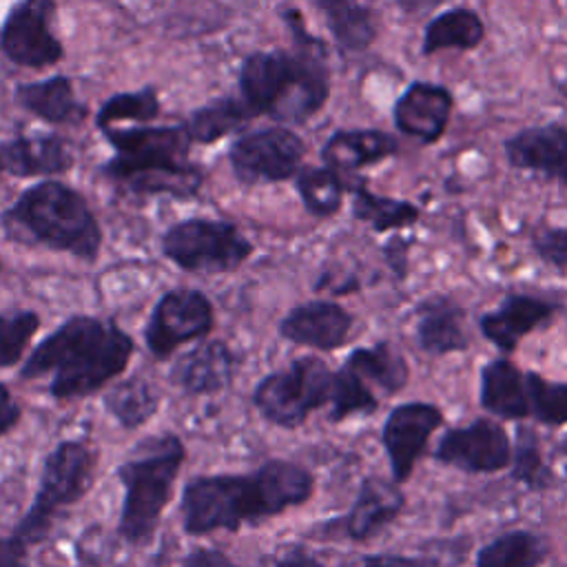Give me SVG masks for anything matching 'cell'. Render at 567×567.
Returning a JSON list of instances; mask_svg holds the SVG:
<instances>
[{
  "mask_svg": "<svg viewBox=\"0 0 567 567\" xmlns=\"http://www.w3.org/2000/svg\"><path fill=\"white\" fill-rule=\"evenodd\" d=\"M478 403L487 414L503 421L529 416L525 372L507 357L489 359L478 374Z\"/></svg>",
  "mask_w": 567,
  "mask_h": 567,
  "instance_id": "cell-24",
  "label": "cell"
},
{
  "mask_svg": "<svg viewBox=\"0 0 567 567\" xmlns=\"http://www.w3.org/2000/svg\"><path fill=\"white\" fill-rule=\"evenodd\" d=\"M113 155L100 166V173L142 195L193 197L204 173L195 166L190 155V137L182 124H133L111 126L102 131Z\"/></svg>",
  "mask_w": 567,
  "mask_h": 567,
  "instance_id": "cell-4",
  "label": "cell"
},
{
  "mask_svg": "<svg viewBox=\"0 0 567 567\" xmlns=\"http://www.w3.org/2000/svg\"><path fill=\"white\" fill-rule=\"evenodd\" d=\"M558 310V301L538 295L507 292L496 308L478 317V330L496 350L509 354L527 334L549 323Z\"/></svg>",
  "mask_w": 567,
  "mask_h": 567,
  "instance_id": "cell-16",
  "label": "cell"
},
{
  "mask_svg": "<svg viewBox=\"0 0 567 567\" xmlns=\"http://www.w3.org/2000/svg\"><path fill=\"white\" fill-rule=\"evenodd\" d=\"M20 421V405L13 401L7 385L0 383V436Z\"/></svg>",
  "mask_w": 567,
  "mask_h": 567,
  "instance_id": "cell-45",
  "label": "cell"
},
{
  "mask_svg": "<svg viewBox=\"0 0 567 567\" xmlns=\"http://www.w3.org/2000/svg\"><path fill=\"white\" fill-rule=\"evenodd\" d=\"M346 365L352 368L365 383L379 385L385 394L401 392L410 379L405 359L388 341L352 350L346 359Z\"/></svg>",
  "mask_w": 567,
  "mask_h": 567,
  "instance_id": "cell-30",
  "label": "cell"
},
{
  "mask_svg": "<svg viewBox=\"0 0 567 567\" xmlns=\"http://www.w3.org/2000/svg\"><path fill=\"white\" fill-rule=\"evenodd\" d=\"M184 456L182 441L171 432L142 439L131 447L117 467L124 485L117 532L126 543L144 545L155 534Z\"/></svg>",
  "mask_w": 567,
  "mask_h": 567,
  "instance_id": "cell-6",
  "label": "cell"
},
{
  "mask_svg": "<svg viewBox=\"0 0 567 567\" xmlns=\"http://www.w3.org/2000/svg\"><path fill=\"white\" fill-rule=\"evenodd\" d=\"M13 100L27 113L49 124H82L89 115L84 102L78 100L73 80L69 75H49L44 80L22 82L13 91Z\"/></svg>",
  "mask_w": 567,
  "mask_h": 567,
  "instance_id": "cell-23",
  "label": "cell"
},
{
  "mask_svg": "<svg viewBox=\"0 0 567 567\" xmlns=\"http://www.w3.org/2000/svg\"><path fill=\"white\" fill-rule=\"evenodd\" d=\"M348 190L352 193V217L368 224L374 233L410 228L421 217V208L416 204L379 195L368 188L365 179L348 182Z\"/></svg>",
  "mask_w": 567,
  "mask_h": 567,
  "instance_id": "cell-29",
  "label": "cell"
},
{
  "mask_svg": "<svg viewBox=\"0 0 567 567\" xmlns=\"http://www.w3.org/2000/svg\"><path fill=\"white\" fill-rule=\"evenodd\" d=\"M485 40V22L470 7H450L439 11L423 27L421 55L441 51H472Z\"/></svg>",
  "mask_w": 567,
  "mask_h": 567,
  "instance_id": "cell-26",
  "label": "cell"
},
{
  "mask_svg": "<svg viewBox=\"0 0 567 567\" xmlns=\"http://www.w3.org/2000/svg\"><path fill=\"white\" fill-rule=\"evenodd\" d=\"M295 188L299 193L306 210L319 219L332 217L343 206V195L348 190V182L343 175L330 166H301L292 177Z\"/></svg>",
  "mask_w": 567,
  "mask_h": 567,
  "instance_id": "cell-32",
  "label": "cell"
},
{
  "mask_svg": "<svg viewBox=\"0 0 567 567\" xmlns=\"http://www.w3.org/2000/svg\"><path fill=\"white\" fill-rule=\"evenodd\" d=\"M343 53H363L377 40V13L357 0H315Z\"/></svg>",
  "mask_w": 567,
  "mask_h": 567,
  "instance_id": "cell-27",
  "label": "cell"
},
{
  "mask_svg": "<svg viewBox=\"0 0 567 567\" xmlns=\"http://www.w3.org/2000/svg\"><path fill=\"white\" fill-rule=\"evenodd\" d=\"M306 142L286 124L239 133L228 146V164L246 186L292 179L303 166Z\"/></svg>",
  "mask_w": 567,
  "mask_h": 567,
  "instance_id": "cell-10",
  "label": "cell"
},
{
  "mask_svg": "<svg viewBox=\"0 0 567 567\" xmlns=\"http://www.w3.org/2000/svg\"><path fill=\"white\" fill-rule=\"evenodd\" d=\"M184 567H237L226 554L217 549H195L186 556Z\"/></svg>",
  "mask_w": 567,
  "mask_h": 567,
  "instance_id": "cell-44",
  "label": "cell"
},
{
  "mask_svg": "<svg viewBox=\"0 0 567 567\" xmlns=\"http://www.w3.org/2000/svg\"><path fill=\"white\" fill-rule=\"evenodd\" d=\"M104 405L122 427L135 430L157 412L159 394L144 379H126L104 394Z\"/></svg>",
  "mask_w": 567,
  "mask_h": 567,
  "instance_id": "cell-35",
  "label": "cell"
},
{
  "mask_svg": "<svg viewBox=\"0 0 567 567\" xmlns=\"http://www.w3.org/2000/svg\"><path fill=\"white\" fill-rule=\"evenodd\" d=\"M0 567H31L27 543L18 536H0Z\"/></svg>",
  "mask_w": 567,
  "mask_h": 567,
  "instance_id": "cell-42",
  "label": "cell"
},
{
  "mask_svg": "<svg viewBox=\"0 0 567 567\" xmlns=\"http://www.w3.org/2000/svg\"><path fill=\"white\" fill-rule=\"evenodd\" d=\"M312 483L308 470L281 458L266 461L252 474L197 476L182 494L184 529L202 536L259 523L308 501Z\"/></svg>",
  "mask_w": 567,
  "mask_h": 567,
  "instance_id": "cell-2",
  "label": "cell"
},
{
  "mask_svg": "<svg viewBox=\"0 0 567 567\" xmlns=\"http://www.w3.org/2000/svg\"><path fill=\"white\" fill-rule=\"evenodd\" d=\"M2 226L16 241L40 244L93 261L102 246L100 224L84 195L58 179H42L4 208Z\"/></svg>",
  "mask_w": 567,
  "mask_h": 567,
  "instance_id": "cell-5",
  "label": "cell"
},
{
  "mask_svg": "<svg viewBox=\"0 0 567 567\" xmlns=\"http://www.w3.org/2000/svg\"><path fill=\"white\" fill-rule=\"evenodd\" d=\"M405 507V494L396 481L381 476H365L359 485L352 507L339 520L341 532L354 540L365 543L390 527Z\"/></svg>",
  "mask_w": 567,
  "mask_h": 567,
  "instance_id": "cell-19",
  "label": "cell"
},
{
  "mask_svg": "<svg viewBox=\"0 0 567 567\" xmlns=\"http://www.w3.org/2000/svg\"><path fill=\"white\" fill-rule=\"evenodd\" d=\"M432 456L467 474H494L509 465L512 441L496 419L478 416L467 425L445 430Z\"/></svg>",
  "mask_w": 567,
  "mask_h": 567,
  "instance_id": "cell-12",
  "label": "cell"
},
{
  "mask_svg": "<svg viewBox=\"0 0 567 567\" xmlns=\"http://www.w3.org/2000/svg\"><path fill=\"white\" fill-rule=\"evenodd\" d=\"M443 423L445 414L441 408L427 401H408L390 410L381 430V443L388 454L392 481L401 485L412 476L432 434Z\"/></svg>",
  "mask_w": 567,
  "mask_h": 567,
  "instance_id": "cell-13",
  "label": "cell"
},
{
  "mask_svg": "<svg viewBox=\"0 0 567 567\" xmlns=\"http://www.w3.org/2000/svg\"><path fill=\"white\" fill-rule=\"evenodd\" d=\"M505 159L512 168L543 175L567 186V126L545 122L516 131L503 142Z\"/></svg>",
  "mask_w": 567,
  "mask_h": 567,
  "instance_id": "cell-17",
  "label": "cell"
},
{
  "mask_svg": "<svg viewBox=\"0 0 567 567\" xmlns=\"http://www.w3.org/2000/svg\"><path fill=\"white\" fill-rule=\"evenodd\" d=\"M379 408V399L370 385L346 363L332 377L330 394V421H343L352 414H372Z\"/></svg>",
  "mask_w": 567,
  "mask_h": 567,
  "instance_id": "cell-36",
  "label": "cell"
},
{
  "mask_svg": "<svg viewBox=\"0 0 567 567\" xmlns=\"http://www.w3.org/2000/svg\"><path fill=\"white\" fill-rule=\"evenodd\" d=\"M414 339L430 357H445L470 348L465 308L450 295L436 292L419 301Z\"/></svg>",
  "mask_w": 567,
  "mask_h": 567,
  "instance_id": "cell-20",
  "label": "cell"
},
{
  "mask_svg": "<svg viewBox=\"0 0 567 567\" xmlns=\"http://www.w3.org/2000/svg\"><path fill=\"white\" fill-rule=\"evenodd\" d=\"M162 252L188 272H230L252 252L244 233L224 219L190 217L173 224L162 235Z\"/></svg>",
  "mask_w": 567,
  "mask_h": 567,
  "instance_id": "cell-8",
  "label": "cell"
},
{
  "mask_svg": "<svg viewBox=\"0 0 567 567\" xmlns=\"http://www.w3.org/2000/svg\"><path fill=\"white\" fill-rule=\"evenodd\" d=\"M55 0H16L0 27V51L22 69H49L64 60V44L53 33Z\"/></svg>",
  "mask_w": 567,
  "mask_h": 567,
  "instance_id": "cell-11",
  "label": "cell"
},
{
  "mask_svg": "<svg viewBox=\"0 0 567 567\" xmlns=\"http://www.w3.org/2000/svg\"><path fill=\"white\" fill-rule=\"evenodd\" d=\"M399 153V140L381 128H337L321 146L326 166L343 173L379 164Z\"/></svg>",
  "mask_w": 567,
  "mask_h": 567,
  "instance_id": "cell-22",
  "label": "cell"
},
{
  "mask_svg": "<svg viewBox=\"0 0 567 567\" xmlns=\"http://www.w3.org/2000/svg\"><path fill=\"white\" fill-rule=\"evenodd\" d=\"M235 370L233 352L221 341L195 346L182 354L171 370V381L188 394H215L224 390Z\"/></svg>",
  "mask_w": 567,
  "mask_h": 567,
  "instance_id": "cell-25",
  "label": "cell"
},
{
  "mask_svg": "<svg viewBox=\"0 0 567 567\" xmlns=\"http://www.w3.org/2000/svg\"><path fill=\"white\" fill-rule=\"evenodd\" d=\"M279 18L290 33L292 49L246 53L237 84L239 97L255 117L297 126L312 120L330 97L328 47L308 29L299 7H279Z\"/></svg>",
  "mask_w": 567,
  "mask_h": 567,
  "instance_id": "cell-1",
  "label": "cell"
},
{
  "mask_svg": "<svg viewBox=\"0 0 567 567\" xmlns=\"http://www.w3.org/2000/svg\"><path fill=\"white\" fill-rule=\"evenodd\" d=\"M359 567H432V563L403 554H372L363 556Z\"/></svg>",
  "mask_w": 567,
  "mask_h": 567,
  "instance_id": "cell-43",
  "label": "cell"
},
{
  "mask_svg": "<svg viewBox=\"0 0 567 567\" xmlns=\"http://www.w3.org/2000/svg\"><path fill=\"white\" fill-rule=\"evenodd\" d=\"M454 95L445 84L414 80L392 104V122L399 133L419 144H436L447 131Z\"/></svg>",
  "mask_w": 567,
  "mask_h": 567,
  "instance_id": "cell-15",
  "label": "cell"
},
{
  "mask_svg": "<svg viewBox=\"0 0 567 567\" xmlns=\"http://www.w3.org/2000/svg\"><path fill=\"white\" fill-rule=\"evenodd\" d=\"M71 142L55 133L16 135L0 142V168L13 177H53L71 171Z\"/></svg>",
  "mask_w": 567,
  "mask_h": 567,
  "instance_id": "cell-18",
  "label": "cell"
},
{
  "mask_svg": "<svg viewBox=\"0 0 567 567\" xmlns=\"http://www.w3.org/2000/svg\"><path fill=\"white\" fill-rule=\"evenodd\" d=\"M352 315L343 306L319 299L292 308L284 317L279 332L284 339L299 346H310L317 350H337L348 341Z\"/></svg>",
  "mask_w": 567,
  "mask_h": 567,
  "instance_id": "cell-21",
  "label": "cell"
},
{
  "mask_svg": "<svg viewBox=\"0 0 567 567\" xmlns=\"http://www.w3.org/2000/svg\"><path fill=\"white\" fill-rule=\"evenodd\" d=\"M95 452L80 441H62L42 465L40 487L31 509L16 525L13 536L33 545L49 536L60 507L82 498L95 476Z\"/></svg>",
  "mask_w": 567,
  "mask_h": 567,
  "instance_id": "cell-7",
  "label": "cell"
},
{
  "mask_svg": "<svg viewBox=\"0 0 567 567\" xmlns=\"http://www.w3.org/2000/svg\"><path fill=\"white\" fill-rule=\"evenodd\" d=\"M534 255L554 270H567V228L538 226L529 237Z\"/></svg>",
  "mask_w": 567,
  "mask_h": 567,
  "instance_id": "cell-39",
  "label": "cell"
},
{
  "mask_svg": "<svg viewBox=\"0 0 567 567\" xmlns=\"http://www.w3.org/2000/svg\"><path fill=\"white\" fill-rule=\"evenodd\" d=\"M410 246H412V239L410 237H403V235H392L385 246H383V257L390 266V270L403 279L408 275V255H410Z\"/></svg>",
  "mask_w": 567,
  "mask_h": 567,
  "instance_id": "cell-40",
  "label": "cell"
},
{
  "mask_svg": "<svg viewBox=\"0 0 567 567\" xmlns=\"http://www.w3.org/2000/svg\"><path fill=\"white\" fill-rule=\"evenodd\" d=\"M547 558L545 540L529 529H509L478 547L474 567H540Z\"/></svg>",
  "mask_w": 567,
  "mask_h": 567,
  "instance_id": "cell-31",
  "label": "cell"
},
{
  "mask_svg": "<svg viewBox=\"0 0 567 567\" xmlns=\"http://www.w3.org/2000/svg\"><path fill=\"white\" fill-rule=\"evenodd\" d=\"M334 372L317 357L295 359L286 370L264 377L252 401L257 410L275 425L297 427L308 414L330 403Z\"/></svg>",
  "mask_w": 567,
  "mask_h": 567,
  "instance_id": "cell-9",
  "label": "cell"
},
{
  "mask_svg": "<svg viewBox=\"0 0 567 567\" xmlns=\"http://www.w3.org/2000/svg\"><path fill=\"white\" fill-rule=\"evenodd\" d=\"M554 458L560 463V470L567 474V439L558 443V447L554 450Z\"/></svg>",
  "mask_w": 567,
  "mask_h": 567,
  "instance_id": "cell-46",
  "label": "cell"
},
{
  "mask_svg": "<svg viewBox=\"0 0 567 567\" xmlns=\"http://www.w3.org/2000/svg\"><path fill=\"white\" fill-rule=\"evenodd\" d=\"M40 328V317L31 310L0 315V368L18 363Z\"/></svg>",
  "mask_w": 567,
  "mask_h": 567,
  "instance_id": "cell-38",
  "label": "cell"
},
{
  "mask_svg": "<svg viewBox=\"0 0 567 567\" xmlns=\"http://www.w3.org/2000/svg\"><path fill=\"white\" fill-rule=\"evenodd\" d=\"M252 117L255 115L241 97L221 95L190 111L182 126L186 128L193 144L210 146L233 133H239Z\"/></svg>",
  "mask_w": 567,
  "mask_h": 567,
  "instance_id": "cell-28",
  "label": "cell"
},
{
  "mask_svg": "<svg viewBox=\"0 0 567 567\" xmlns=\"http://www.w3.org/2000/svg\"><path fill=\"white\" fill-rule=\"evenodd\" d=\"M275 567H326L312 551L303 545H284L272 558Z\"/></svg>",
  "mask_w": 567,
  "mask_h": 567,
  "instance_id": "cell-41",
  "label": "cell"
},
{
  "mask_svg": "<svg viewBox=\"0 0 567 567\" xmlns=\"http://www.w3.org/2000/svg\"><path fill=\"white\" fill-rule=\"evenodd\" d=\"M512 478L527 489H549L556 485V474L545 458L540 436L534 427L518 425L512 443Z\"/></svg>",
  "mask_w": 567,
  "mask_h": 567,
  "instance_id": "cell-34",
  "label": "cell"
},
{
  "mask_svg": "<svg viewBox=\"0 0 567 567\" xmlns=\"http://www.w3.org/2000/svg\"><path fill=\"white\" fill-rule=\"evenodd\" d=\"M529 416L540 425H567V381H549L538 372H525Z\"/></svg>",
  "mask_w": 567,
  "mask_h": 567,
  "instance_id": "cell-37",
  "label": "cell"
},
{
  "mask_svg": "<svg viewBox=\"0 0 567 567\" xmlns=\"http://www.w3.org/2000/svg\"><path fill=\"white\" fill-rule=\"evenodd\" d=\"M0 173H2V168H0Z\"/></svg>",
  "mask_w": 567,
  "mask_h": 567,
  "instance_id": "cell-48",
  "label": "cell"
},
{
  "mask_svg": "<svg viewBox=\"0 0 567 567\" xmlns=\"http://www.w3.org/2000/svg\"><path fill=\"white\" fill-rule=\"evenodd\" d=\"M133 354V341L115 323L95 317H71L22 363V379L51 374L55 399H78L95 392L124 372Z\"/></svg>",
  "mask_w": 567,
  "mask_h": 567,
  "instance_id": "cell-3",
  "label": "cell"
},
{
  "mask_svg": "<svg viewBox=\"0 0 567 567\" xmlns=\"http://www.w3.org/2000/svg\"><path fill=\"white\" fill-rule=\"evenodd\" d=\"M162 102L153 84H146L137 91H120L106 97L95 113V128L102 133L122 122L133 124H153L159 117Z\"/></svg>",
  "mask_w": 567,
  "mask_h": 567,
  "instance_id": "cell-33",
  "label": "cell"
},
{
  "mask_svg": "<svg viewBox=\"0 0 567 567\" xmlns=\"http://www.w3.org/2000/svg\"><path fill=\"white\" fill-rule=\"evenodd\" d=\"M210 328V301L199 290L177 288L157 301L146 326V346L157 359H164L177 346L202 339Z\"/></svg>",
  "mask_w": 567,
  "mask_h": 567,
  "instance_id": "cell-14",
  "label": "cell"
},
{
  "mask_svg": "<svg viewBox=\"0 0 567 567\" xmlns=\"http://www.w3.org/2000/svg\"><path fill=\"white\" fill-rule=\"evenodd\" d=\"M0 268H2V264H0Z\"/></svg>",
  "mask_w": 567,
  "mask_h": 567,
  "instance_id": "cell-47",
  "label": "cell"
}]
</instances>
